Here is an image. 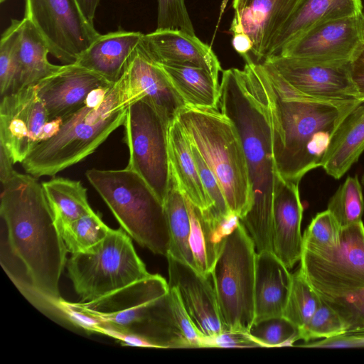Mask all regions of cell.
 <instances>
[{"mask_svg":"<svg viewBox=\"0 0 364 364\" xmlns=\"http://www.w3.org/2000/svg\"><path fill=\"white\" fill-rule=\"evenodd\" d=\"M1 185V264L22 294L39 295L66 318L59 281L68 250L42 183L16 171Z\"/></svg>","mask_w":364,"mask_h":364,"instance_id":"obj_1","label":"cell"},{"mask_svg":"<svg viewBox=\"0 0 364 364\" xmlns=\"http://www.w3.org/2000/svg\"><path fill=\"white\" fill-rule=\"evenodd\" d=\"M245 62L242 70L223 71L219 105L240 135L247 165L252 203L240 220L257 252H273V205L279 176L274 159L269 97L262 64L251 59Z\"/></svg>","mask_w":364,"mask_h":364,"instance_id":"obj_2","label":"cell"},{"mask_svg":"<svg viewBox=\"0 0 364 364\" xmlns=\"http://www.w3.org/2000/svg\"><path fill=\"white\" fill-rule=\"evenodd\" d=\"M68 322L135 347L191 348L178 326L168 283L149 274L87 302L61 301Z\"/></svg>","mask_w":364,"mask_h":364,"instance_id":"obj_3","label":"cell"},{"mask_svg":"<svg viewBox=\"0 0 364 364\" xmlns=\"http://www.w3.org/2000/svg\"><path fill=\"white\" fill-rule=\"evenodd\" d=\"M261 63L269 97L276 169L284 180L299 183L308 172L321 166L334 132L364 100L328 102L307 97L269 62Z\"/></svg>","mask_w":364,"mask_h":364,"instance_id":"obj_4","label":"cell"},{"mask_svg":"<svg viewBox=\"0 0 364 364\" xmlns=\"http://www.w3.org/2000/svg\"><path fill=\"white\" fill-rule=\"evenodd\" d=\"M129 104L123 75L98 107L84 105L63 119L60 132L37 144L21 163L23 168L36 178L53 176L80 162L124 125Z\"/></svg>","mask_w":364,"mask_h":364,"instance_id":"obj_5","label":"cell"},{"mask_svg":"<svg viewBox=\"0 0 364 364\" xmlns=\"http://www.w3.org/2000/svg\"><path fill=\"white\" fill-rule=\"evenodd\" d=\"M176 119L217 178L229 209L241 219L251 206L252 191L245 155L234 124L218 109L186 105Z\"/></svg>","mask_w":364,"mask_h":364,"instance_id":"obj_6","label":"cell"},{"mask_svg":"<svg viewBox=\"0 0 364 364\" xmlns=\"http://www.w3.org/2000/svg\"><path fill=\"white\" fill-rule=\"evenodd\" d=\"M85 176L132 239L155 254L167 256L170 238L164 204L137 173L127 167L92 168Z\"/></svg>","mask_w":364,"mask_h":364,"instance_id":"obj_7","label":"cell"},{"mask_svg":"<svg viewBox=\"0 0 364 364\" xmlns=\"http://www.w3.org/2000/svg\"><path fill=\"white\" fill-rule=\"evenodd\" d=\"M66 266L82 302L101 298L150 274L122 228H110L92 251L72 254Z\"/></svg>","mask_w":364,"mask_h":364,"instance_id":"obj_8","label":"cell"},{"mask_svg":"<svg viewBox=\"0 0 364 364\" xmlns=\"http://www.w3.org/2000/svg\"><path fill=\"white\" fill-rule=\"evenodd\" d=\"M256 255L240 220L226 235L210 274L225 329L248 333L254 321Z\"/></svg>","mask_w":364,"mask_h":364,"instance_id":"obj_9","label":"cell"},{"mask_svg":"<svg viewBox=\"0 0 364 364\" xmlns=\"http://www.w3.org/2000/svg\"><path fill=\"white\" fill-rule=\"evenodd\" d=\"M166 122L144 99L130 103L124 124L127 168L137 173L164 204L171 180Z\"/></svg>","mask_w":364,"mask_h":364,"instance_id":"obj_10","label":"cell"},{"mask_svg":"<svg viewBox=\"0 0 364 364\" xmlns=\"http://www.w3.org/2000/svg\"><path fill=\"white\" fill-rule=\"evenodd\" d=\"M323 299L343 297L364 288V225L342 228L338 247L323 253L303 249L299 269Z\"/></svg>","mask_w":364,"mask_h":364,"instance_id":"obj_11","label":"cell"},{"mask_svg":"<svg viewBox=\"0 0 364 364\" xmlns=\"http://www.w3.org/2000/svg\"><path fill=\"white\" fill-rule=\"evenodd\" d=\"M24 18L63 65L75 63L101 35L83 16L76 0H25Z\"/></svg>","mask_w":364,"mask_h":364,"instance_id":"obj_12","label":"cell"},{"mask_svg":"<svg viewBox=\"0 0 364 364\" xmlns=\"http://www.w3.org/2000/svg\"><path fill=\"white\" fill-rule=\"evenodd\" d=\"M264 60L307 97L328 102L363 100L351 80L350 61L321 62L279 55Z\"/></svg>","mask_w":364,"mask_h":364,"instance_id":"obj_13","label":"cell"},{"mask_svg":"<svg viewBox=\"0 0 364 364\" xmlns=\"http://www.w3.org/2000/svg\"><path fill=\"white\" fill-rule=\"evenodd\" d=\"M363 43V12L315 26L286 44L276 55L321 62L350 61Z\"/></svg>","mask_w":364,"mask_h":364,"instance_id":"obj_14","label":"cell"},{"mask_svg":"<svg viewBox=\"0 0 364 364\" xmlns=\"http://www.w3.org/2000/svg\"><path fill=\"white\" fill-rule=\"evenodd\" d=\"M48 120L36 85L1 97L0 144L14 164L21 163L39 143L42 128Z\"/></svg>","mask_w":364,"mask_h":364,"instance_id":"obj_15","label":"cell"},{"mask_svg":"<svg viewBox=\"0 0 364 364\" xmlns=\"http://www.w3.org/2000/svg\"><path fill=\"white\" fill-rule=\"evenodd\" d=\"M168 286L176 289L188 314L205 341L222 333L224 326L213 283L190 265L167 255Z\"/></svg>","mask_w":364,"mask_h":364,"instance_id":"obj_16","label":"cell"},{"mask_svg":"<svg viewBox=\"0 0 364 364\" xmlns=\"http://www.w3.org/2000/svg\"><path fill=\"white\" fill-rule=\"evenodd\" d=\"M299 0H233L232 35L244 33L251 41L253 61L262 63L270 46Z\"/></svg>","mask_w":364,"mask_h":364,"instance_id":"obj_17","label":"cell"},{"mask_svg":"<svg viewBox=\"0 0 364 364\" xmlns=\"http://www.w3.org/2000/svg\"><path fill=\"white\" fill-rule=\"evenodd\" d=\"M124 76L129 104L146 100L169 124L185 106L164 68L148 55L141 43L133 54Z\"/></svg>","mask_w":364,"mask_h":364,"instance_id":"obj_18","label":"cell"},{"mask_svg":"<svg viewBox=\"0 0 364 364\" xmlns=\"http://www.w3.org/2000/svg\"><path fill=\"white\" fill-rule=\"evenodd\" d=\"M100 75L75 63L63 65L58 73L36 85L49 120L63 119L85 105L87 94L94 88L110 84Z\"/></svg>","mask_w":364,"mask_h":364,"instance_id":"obj_19","label":"cell"},{"mask_svg":"<svg viewBox=\"0 0 364 364\" xmlns=\"http://www.w3.org/2000/svg\"><path fill=\"white\" fill-rule=\"evenodd\" d=\"M302 215L299 183L279 176L274 198L272 247L273 253L289 269L300 261L303 252Z\"/></svg>","mask_w":364,"mask_h":364,"instance_id":"obj_20","label":"cell"},{"mask_svg":"<svg viewBox=\"0 0 364 364\" xmlns=\"http://www.w3.org/2000/svg\"><path fill=\"white\" fill-rule=\"evenodd\" d=\"M141 46L160 65H191L204 68L216 77L220 63L210 46L196 35L178 30H155L144 34Z\"/></svg>","mask_w":364,"mask_h":364,"instance_id":"obj_21","label":"cell"},{"mask_svg":"<svg viewBox=\"0 0 364 364\" xmlns=\"http://www.w3.org/2000/svg\"><path fill=\"white\" fill-rule=\"evenodd\" d=\"M143 36L139 31L122 29L101 34L75 63L115 83L125 73Z\"/></svg>","mask_w":364,"mask_h":364,"instance_id":"obj_22","label":"cell"},{"mask_svg":"<svg viewBox=\"0 0 364 364\" xmlns=\"http://www.w3.org/2000/svg\"><path fill=\"white\" fill-rule=\"evenodd\" d=\"M363 12L362 0H299L274 38L267 58L277 55L286 44L315 26Z\"/></svg>","mask_w":364,"mask_h":364,"instance_id":"obj_23","label":"cell"},{"mask_svg":"<svg viewBox=\"0 0 364 364\" xmlns=\"http://www.w3.org/2000/svg\"><path fill=\"white\" fill-rule=\"evenodd\" d=\"M291 283L292 274L272 252H257L254 321L283 316Z\"/></svg>","mask_w":364,"mask_h":364,"instance_id":"obj_24","label":"cell"},{"mask_svg":"<svg viewBox=\"0 0 364 364\" xmlns=\"http://www.w3.org/2000/svg\"><path fill=\"white\" fill-rule=\"evenodd\" d=\"M185 198L191 218L190 245L196 269L203 275L210 276L226 235L237 225L240 218L232 213L223 220H215Z\"/></svg>","mask_w":364,"mask_h":364,"instance_id":"obj_25","label":"cell"},{"mask_svg":"<svg viewBox=\"0 0 364 364\" xmlns=\"http://www.w3.org/2000/svg\"><path fill=\"white\" fill-rule=\"evenodd\" d=\"M364 151V101L355 107L334 132L321 166L335 179L341 178Z\"/></svg>","mask_w":364,"mask_h":364,"instance_id":"obj_26","label":"cell"},{"mask_svg":"<svg viewBox=\"0 0 364 364\" xmlns=\"http://www.w3.org/2000/svg\"><path fill=\"white\" fill-rule=\"evenodd\" d=\"M171 168L184 196L203 213L210 210L211 203L202 183L191 142L176 118L168 132Z\"/></svg>","mask_w":364,"mask_h":364,"instance_id":"obj_27","label":"cell"},{"mask_svg":"<svg viewBox=\"0 0 364 364\" xmlns=\"http://www.w3.org/2000/svg\"><path fill=\"white\" fill-rule=\"evenodd\" d=\"M161 65L186 106L218 109L220 99L218 77L200 67Z\"/></svg>","mask_w":364,"mask_h":364,"instance_id":"obj_28","label":"cell"},{"mask_svg":"<svg viewBox=\"0 0 364 364\" xmlns=\"http://www.w3.org/2000/svg\"><path fill=\"white\" fill-rule=\"evenodd\" d=\"M48 53V45L38 30L23 18L16 50L21 90L36 85L63 68L51 63Z\"/></svg>","mask_w":364,"mask_h":364,"instance_id":"obj_29","label":"cell"},{"mask_svg":"<svg viewBox=\"0 0 364 364\" xmlns=\"http://www.w3.org/2000/svg\"><path fill=\"white\" fill-rule=\"evenodd\" d=\"M169 232L167 255L196 269L190 245L191 223L184 194L171 168L168 192L164 203Z\"/></svg>","mask_w":364,"mask_h":364,"instance_id":"obj_30","label":"cell"},{"mask_svg":"<svg viewBox=\"0 0 364 364\" xmlns=\"http://www.w3.org/2000/svg\"><path fill=\"white\" fill-rule=\"evenodd\" d=\"M57 228L92 212L80 181L63 177L42 183Z\"/></svg>","mask_w":364,"mask_h":364,"instance_id":"obj_31","label":"cell"},{"mask_svg":"<svg viewBox=\"0 0 364 364\" xmlns=\"http://www.w3.org/2000/svg\"><path fill=\"white\" fill-rule=\"evenodd\" d=\"M68 252L92 251L108 234L110 228L94 211L58 228Z\"/></svg>","mask_w":364,"mask_h":364,"instance_id":"obj_32","label":"cell"},{"mask_svg":"<svg viewBox=\"0 0 364 364\" xmlns=\"http://www.w3.org/2000/svg\"><path fill=\"white\" fill-rule=\"evenodd\" d=\"M327 210L342 228L362 221L364 199L357 176L347 177L330 198Z\"/></svg>","mask_w":364,"mask_h":364,"instance_id":"obj_33","label":"cell"},{"mask_svg":"<svg viewBox=\"0 0 364 364\" xmlns=\"http://www.w3.org/2000/svg\"><path fill=\"white\" fill-rule=\"evenodd\" d=\"M321 298L299 270L292 274V283L283 316L300 330L305 326L321 304Z\"/></svg>","mask_w":364,"mask_h":364,"instance_id":"obj_34","label":"cell"},{"mask_svg":"<svg viewBox=\"0 0 364 364\" xmlns=\"http://www.w3.org/2000/svg\"><path fill=\"white\" fill-rule=\"evenodd\" d=\"M21 24L22 20L12 19L10 26L1 37V97L21 90L16 50Z\"/></svg>","mask_w":364,"mask_h":364,"instance_id":"obj_35","label":"cell"},{"mask_svg":"<svg viewBox=\"0 0 364 364\" xmlns=\"http://www.w3.org/2000/svg\"><path fill=\"white\" fill-rule=\"evenodd\" d=\"M342 228L328 210L318 213L312 219L303 235V249L323 253L339 247Z\"/></svg>","mask_w":364,"mask_h":364,"instance_id":"obj_36","label":"cell"},{"mask_svg":"<svg viewBox=\"0 0 364 364\" xmlns=\"http://www.w3.org/2000/svg\"><path fill=\"white\" fill-rule=\"evenodd\" d=\"M248 333L259 346H290L300 340V329L284 316H274L254 321Z\"/></svg>","mask_w":364,"mask_h":364,"instance_id":"obj_37","label":"cell"},{"mask_svg":"<svg viewBox=\"0 0 364 364\" xmlns=\"http://www.w3.org/2000/svg\"><path fill=\"white\" fill-rule=\"evenodd\" d=\"M308 323L300 330V340L328 338L344 333L346 328L339 314L324 300Z\"/></svg>","mask_w":364,"mask_h":364,"instance_id":"obj_38","label":"cell"},{"mask_svg":"<svg viewBox=\"0 0 364 364\" xmlns=\"http://www.w3.org/2000/svg\"><path fill=\"white\" fill-rule=\"evenodd\" d=\"M191 146L202 183L211 203L210 210L204 214L215 220H223L232 213L228 208L223 189L197 148L191 143Z\"/></svg>","mask_w":364,"mask_h":364,"instance_id":"obj_39","label":"cell"},{"mask_svg":"<svg viewBox=\"0 0 364 364\" xmlns=\"http://www.w3.org/2000/svg\"><path fill=\"white\" fill-rule=\"evenodd\" d=\"M321 299L339 314L346 333H364V288L343 297Z\"/></svg>","mask_w":364,"mask_h":364,"instance_id":"obj_40","label":"cell"},{"mask_svg":"<svg viewBox=\"0 0 364 364\" xmlns=\"http://www.w3.org/2000/svg\"><path fill=\"white\" fill-rule=\"evenodd\" d=\"M156 30H178L196 35L185 0H157Z\"/></svg>","mask_w":364,"mask_h":364,"instance_id":"obj_41","label":"cell"},{"mask_svg":"<svg viewBox=\"0 0 364 364\" xmlns=\"http://www.w3.org/2000/svg\"><path fill=\"white\" fill-rule=\"evenodd\" d=\"M259 346L250 336L248 333L225 329L222 333L213 338L209 347L218 348H242Z\"/></svg>","mask_w":364,"mask_h":364,"instance_id":"obj_42","label":"cell"},{"mask_svg":"<svg viewBox=\"0 0 364 364\" xmlns=\"http://www.w3.org/2000/svg\"><path fill=\"white\" fill-rule=\"evenodd\" d=\"M306 346L333 348L362 346H364V333H344Z\"/></svg>","mask_w":364,"mask_h":364,"instance_id":"obj_43","label":"cell"},{"mask_svg":"<svg viewBox=\"0 0 364 364\" xmlns=\"http://www.w3.org/2000/svg\"><path fill=\"white\" fill-rule=\"evenodd\" d=\"M349 67L351 80L360 98L364 100V43L350 60Z\"/></svg>","mask_w":364,"mask_h":364,"instance_id":"obj_44","label":"cell"},{"mask_svg":"<svg viewBox=\"0 0 364 364\" xmlns=\"http://www.w3.org/2000/svg\"><path fill=\"white\" fill-rule=\"evenodd\" d=\"M114 83L94 88L87 95L84 105L90 108L98 107L105 100Z\"/></svg>","mask_w":364,"mask_h":364,"instance_id":"obj_45","label":"cell"},{"mask_svg":"<svg viewBox=\"0 0 364 364\" xmlns=\"http://www.w3.org/2000/svg\"><path fill=\"white\" fill-rule=\"evenodd\" d=\"M14 164L6 149L0 144V181L1 184L9 180L15 173Z\"/></svg>","mask_w":364,"mask_h":364,"instance_id":"obj_46","label":"cell"},{"mask_svg":"<svg viewBox=\"0 0 364 364\" xmlns=\"http://www.w3.org/2000/svg\"><path fill=\"white\" fill-rule=\"evenodd\" d=\"M232 43L234 49L241 55L245 60L250 58L252 43L250 39L245 34L236 33L232 35Z\"/></svg>","mask_w":364,"mask_h":364,"instance_id":"obj_47","label":"cell"},{"mask_svg":"<svg viewBox=\"0 0 364 364\" xmlns=\"http://www.w3.org/2000/svg\"><path fill=\"white\" fill-rule=\"evenodd\" d=\"M62 124L63 118L61 117L48 120L42 128L39 136V142L55 136L60 132Z\"/></svg>","mask_w":364,"mask_h":364,"instance_id":"obj_48","label":"cell"},{"mask_svg":"<svg viewBox=\"0 0 364 364\" xmlns=\"http://www.w3.org/2000/svg\"><path fill=\"white\" fill-rule=\"evenodd\" d=\"M85 18L91 23H94L97 9L101 0H76ZM94 24V23H93Z\"/></svg>","mask_w":364,"mask_h":364,"instance_id":"obj_49","label":"cell"},{"mask_svg":"<svg viewBox=\"0 0 364 364\" xmlns=\"http://www.w3.org/2000/svg\"><path fill=\"white\" fill-rule=\"evenodd\" d=\"M228 1V0H223V1L222 5H221V14L223 12V10H224V9L226 6Z\"/></svg>","mask_w":364,"mask_h":364,"instance_id":"obj_50","label":"cell"},{"mask_svg":"<svg viewBox=\"0 0 364 364\" xmlns=\"http://www.w3.org/2000/svg\"><path fill=\"white\" fill-rule=\"evenodd\" d=\"M362 183H363V184L364 185V175H363V178H362Z\"/></svg>","mask_w":364,"mask_h":364,"instance_id":"obj_51","label":"cell"},{"mask_svg":"<svg viewBox=\"0 0 364 364\" xmlns=\"http://www.w3.org/2000/svg\"><path fill=\"white\" fill-rule=\"evenodd\" d=\"M5 1H6V0H0V2H1V3H3V2H4Z\"/></svg>","mask_w":364,"mask_h":364,"instance_id":"obj_52","label":"cell"},{"mask_svg":"<svg viewBox=\"0 0 364 364\" xmlns=\"http://www.w3.org/2000/svg\"><path fill=\"white\" fill-rule=\"evenodd\" d=\"M363 14H364V12H363Z\"/></svg>","mask_w":364,"mask_h":364,"instance_id":"obj_53","label":"cell"}]
</instances>
